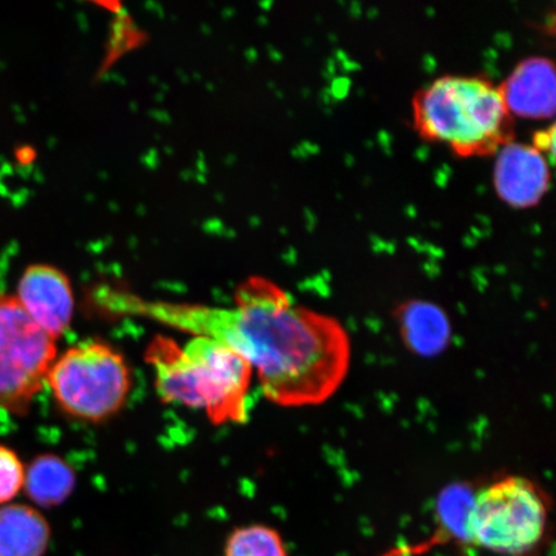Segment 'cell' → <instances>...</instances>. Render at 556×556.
I'll list each match as a JSON object with an SVG mask.
<instances>
[{"mask_svg": "<svg viewBox=\"0 0 556 556\" xmlns=\"http://www.w3.org/2000/svg\"><path fill=\"white\" fill-rule=\"evenodd\" d=\"M17 301L39 328L53 340L72 324L74 295L68 278L60 269L35 264L18 282Z\"/></svg>", "mask_w": 556, "mask_h": 556, "instance_id": "52a82bcc", "label": "cell"}, {"mask_svg": "<svg viewBox=\"0 0 556 556\" xmlns=\"http://www.w3.org/2000/svg\"><path fill=\"white\" fill-rule=\"evenodd\" d=\"M225 556H289L283 540L274 528L255 525L238 528L229 536Z\"/></svg>", "mask_w": 556, "mask_h": 556, "instance_id": "7c38bea8", "label": "cell"}, {"mask_svg": "<svg viewBox=\"0 0 556 556\" xmlns=\"http://www.w3.org/2000/svg\"><path fill=\"white\" fill-rule=\"evenodd\" d=\"M415 127L462 156L489 155L511 139L502 92L477 76H442L414 99Z\"/></svg>", "mask_w": 556, "mask_h": 556, "instance_id": "3957f363", "label": "cell"}, {"mask_svg": "<svg viewBox=\"0 0 556 556\" xmlns=\"http://www.w3.org/2000/svg\"><path fill=\"white\" fill-rule=\"evenodd\" d=\"M534 148L539 149L542 154L544 152H548L551 156L554 154V128L551 130L541 131V134H538L536 137H534Z\"/></svg>", "mask_w": 556, "mask_h": 556, "instance_id": "5bb4252c", "label": "cell"}, {"mask_svg": "<svg viewBox=\"0 0 556 556\" xmlns=\"http://www.w3.org/2000/svg\"><path fill=\"white\" fill-rule=\"evenodd\" d=\"M55 400L70 415L100 421L119 412L130 389L121 353L102 342L70 348L47 374Z\"/></svg>", "mask_w": 556, "mask_h": 556, "instance_id": "5b68a950", "label": "cell"}, {"mask_svg": "<svg viewBox=\"0 0 556 556\" xmlns=\"http://www.w3.org/2000/svg\"><path fill=\"white\" fill-rule=\"evenodd\" d=\"M548 505L531 479L509 476L477 493L464 519L465 538L491 553L519 556L545 536Z\"/></svg>", "mask_w": 556, "mask_h": 556, "instance_id": "277c9868", "label": "cell"}, {"mask_svg": "<svg viewBox=\"0 0 556 556\" xmlns=\"http://www.w3.org/2000/svg\"><path fill=\"white\" fill-rule=\"evenodd\" d=\"M555 87L553 62L531 58L521 61L498 89L510 114L546 119L555 114Z\"/></svg>", "mask_w": 556, "mask_h": 556, "instance_id": "9c48e42d", "label": "cell"}, {"mask_svg": "<svg viewBox=\"0 0 556 556\" xmlns=\"http://www.w3.org/2000/svg\"><path fill=\"white\" fill-rule=\"evenodd\" d=\"M51 541V528L31 506L0 507V556H43Z\"/></svg>", "mask_w": 556, "mask_h": 556, "instance_id": "30bf717a", "label": "cell"}, {"mask_svg": "<svg viewBox=\"0 0 556 556\" xmlns=\"http://www.w3.org/2000/svg\"><path fill=\"white\" fill-rule=\"evenodd\" d=\"M25 469L23 463L10 448L0 446V504L11 502L23 489Z\"/></svg>", "mask_w": 556, "mask_h": 556, "instance_id": "4fadbf2b", "label": "cell"}, {"mask_svg": "<svg viewBox=\"0 0 556 556\" xmlns=\"http://www.w3.org/2000/svg\"><path fill=\"white\" fill-rule=\"evenodd\" d=\"M114 312L228 346L258 370L264 395L278 406L323 405L350 372L352 344L342 323L294 303L266 278L243 282L235 308L148 302L122 293Z\"/></svg>", "mask_w": 556, "mask_h": 556, "instance_id": "6da1fadb", "label": "cell"}, {"mask_svg": "<svg viewBox=\"0 0 556 556\" xmlns=\"http://www.w3.org/2000/svg\"><path fill=\"white\" fill-rule=\"evenodd\" d=\"M27 496L43 507L61 505L72 495L75 486L74 470L55 455L35 458L25 471L24 482Z\"/></svg>", "mask_w": 556, "mask_h": 556, "instance_id": "8fae6325", "label": "cell"}, {"mask_svg": "<svg viewBox=\"0 0 556 556\" xmlns=\"http://www.w3.org/2000/svg\"><path fill=\"white\" fill-rule=\"evenodd\" d=\"M496 152L493 179L498 197L516 207L536 205L551 184L547 157L533 144L511 141Z\"/></svg>", "mask_w": 556, "mask_h": 556, "instance_id": "ba28073f", "label": "cell"}, {"mask_svg": "<svg viewBox=\"0 0 556 556\" xmlns=\"http://www.w3.org/2000/svg\"><path fill=\"white\" fill-rule=\"evenodd\" d=\"M54 358V340L33 321L16 296L0 295V407L26 413Z\"/></svg>", "mask_w": 556, "mask_h": 556, "instance_id": "8992f818", "label": "cell"}, {"mask_svg": "<svg viewBox=\"0 0 556 556\" xmlns=\"http://www.w3.org/2000/svg\"><path fill=\"white\" fill-rule=\"evenodd\" d=\"M154 368L159 397L205 409L214 424L245 422L253 367L212 339L193 337L185 348L159 336L146 351Z\"/></svg>", "mask_w": 556, "mask_h": 556, "instance_id": "7a4b0ae2", "label": "cell"}]
</instances>
